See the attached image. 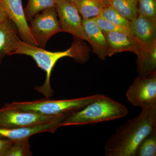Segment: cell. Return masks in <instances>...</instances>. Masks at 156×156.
Returning <instances> with one entry per match:
<instances>
[{
  "label": "cell",
  "instance_id": "obj_13",
  "mask_svg": "<svg viewBox=\"0 0 156 156\" xmlns=\"http://www.w3.org/2000/svg\"><path fill=\"white\" fill-rule=\"evenodd\" d=\"M84 32L92 46L93 51L101 60L108 56L107 44L103 32L92 18L83 19Z\"/></svg>",
  "mask_w": 156,
  "mask_h": 156
},
{
  "label": "cell",
  "instance_id": "obj_21",
  "mask_svg": "<svg viewBox=\"0 0 156 156\" xmlns=\"http://www.w3.org/2000/svg\"><path fill=\"white\" fill-rule=\"evenodd\" d=\"M29 139V138H25L14 141L5 156H32Z\"/></svg>",
  "mask_w": 156,
  "mask_h": 156
},
{
  "label": "cell",
  "instance_id": "obj_15",
  "mask_svg": "<svg viewBox=\"0 0 156 156\" xmlns=\"http://www.w3.org/2000/svg\"><path fill=\"white\" fill-rule=\"evenodd\" d=\"M73 2L82 19H89L99 16L105 7L109 5L108 2L103 0H73Z\"/></svg>",
  "mask_w": 156,
  "mask_h": 156
},
{
  "label": "cell",
  "instance_id": "obj_24",
  "mask_svg": "<svg viewBox=\"0 0 156 156\" xmlns=\"http://www.w3.org/2000/svg\"><path fill=\"white\" fill-rule=\"evenodd\" d=\"M13 142L9 140L0 139V156H5Z\"/></svg>",
  "mask_w": 156,
  "mask_h": 156
},
{
  "label": "cell",
  "instance_id": "obj_1",
  "mask_svg": "<svg viewBox=\"0 0 156 156\" xmlns=\"http://www.w3.org/2000/svg\"><path fill=\"white\" fill-rule=\"evenodd\" d=\"M156 131V103L141 108L137 116L119 126L105 145L106 156H136L143 140Z\"/></svg>",
  "mask_w": 156,
  "mask_h": 156
},
{
  "label": "cell",
  "instance_id": "obj_27",
  "mask_svg": "<svg viewBox=\"0 0 156 156\" xmlns=\"http://www.w3.org/2000/svg\"><path fill=\"white\" fill-rule=\"evenodd\" d=\"M69 1H71V2H73V0H69Z\"/></svg>",
  "mask_w": 156,
  "mask_h": 156
},
{
  "label": "cell",
  "instance_id": "obj_2",
  "mask_svg": "<svg viewBox=\"0 0 156 156\" xmlns=\"http://www.w3.org/2000/svg\"><path fill=\"white\" fill-rule=\"evenodd\" d=\"M128 109L107 95L99 94L83 108L68 116L61 127L81 126L122 119L128 114Z\"/></svg>",
  "mask_w": 156,
  "mask_h": 156
},
{
  "label": "cell",
  "instance_id": "obj_7",
  "mask_svg": "<svg viewBox=\"0 0 156 156\" xmlns=\"http://www.w3.org/2000/svg\"><path fill=\"white\" fill-rule=\"evenodd\" d=\"M126 96L129 103L141 108L156 103V74L139 75L128 88Z\"/></svg>",
  "mask_w": 156,
  "mask_h": 156
},
{
  "label": "cell",
  "instance_id": "obj_25",
  "mask_svg": "<svg viewBox=\"0 0 156 156\" xmlns=\"http://www.w3.org/2000/svg\"><path fill=\"white\" fill-rule=\"evenodd\" d=\"M9 19L7 13L0 3V23Z\"/></svg>",
  "mask_w": 156,
  "mask_h": 156
},
{
  "label": "cell",
  "instance_id": "obj_3",
  "mask_svg": "<svg viewBox=\"0 0 156 156\" xmlns=\"http://www.w3.org/2000/svg\"><path fill=\"white\" fill-rule=\"evenodd\" d=\"M73 46L65 51L51 52L38 46L26 43L20 39L12 55L21 54L30 56L38 66L45 72L46 78L44 83L42 86L36 87L35 89L46 98H49L53 95L54 92L50 84V77L53 68L60 58L65 57L73 58Z\"/></svg>",
  "mask_w": 156,
  "mask_h": 156
},
{
  "label": "cell",
  "instance_id": "obj_9",
  "mask_svg": "<svg viewBox=\"0 0 156 156\" xmlns=\"http://www.w3.org/2000/svg\"><path fill=\"white\" fill-rule=\"evenodd\" d=\"M9 19L17 27L19 37L23 41L30 44L38 46L30 29L26 18L22 0H0Z\"/></svg>",
  "mask_w": 156,
  "mask_h": 156
},
{
  "label": "cell",
  "instance_id": "obj_16",
  "mask_svg": "<svg viewBox=\"0 0 156 156\" xmlns=\"http://www.w3.org/2000/svg\"><path fill=\"white\" fill-rule=\"evenodd\" d=\"M137 56V70L140 75L156 74V47L149 50H140Z\"/></svg>",
  "mask_w": 156,
  "mask_h": 156
},
{
  "label": "cell",
  "instance_id": "obj_17",
  "mask_svg": "<svg viewBox=\"0 0 156 156\" xmlns=\"http://www.w3.org/2000/svg\"><path fill=\"white\" fill-rule=\"evenodd\" d=\"M111 5L121 15L132 21L139 14L137 0H110Z\"/></svg>",
  "mask_w": 156,
  "mask_h": 156
},
{
  "label": "cell",
  "instance_id": "obj_12",
  "mask_svg": "<svg viewBox=\"0 0 156 156\" xmlns=\"http://www.w3.org/2000/svg\"><path fill=\"white\" fill-rule=\"evenodd\" d=\"M64 120H58L37 126L23 128H0V139L14 141L29 138L34 134L43 132L54 133L58 128L61 127L62 123Z\"/></svg>",
  "mask_w": 156,
  "mask_h": 156
},
{
  "label": "cell",
  "instance_id": "obj_22",
  "mask_svg": "<svg viewBox=\"0 0 156 156\" xmlns=\"http://www.w3.org/2000/svg\"><path fill=\"white\" fill-rule=\"evenodd\" d=\"M139 14L156 20V0H137Z\"/></svg>",
  "mask_w": 156,
  "mask_h": 156
},
{
  "label": "cell",
  "instance_id": "obj_19",
  "mask_svg": "<svg viewBox=\"0 0 156 156\" xmlns=\"http://www.w3.org/2000/svg\"><path fill=\"white\" fill-rule=\"evenodd\" d=\"M100 15L115 25L128 31L130 33L131 21L123 17L110 4L105 7Z\"/></svg>",
  "mask_w": 156,
  "mask_h": 156
},
{
  "label": "cell",
  "instance_id": "obj_26",
  "mask_svg": "<svg viewBox=\"0 0 156 156\" xmlns=\"http://www.w3.org/2000/svg\"><path fill=\"white\" fill-rule=\"evenodd\" d=\"M103 1H106V2H109L110 0H103Z\"/></svg>",
  "mask_w": 156,
  "mask_h": 156
},
{
  "label": "cell",
  "instance_id": "obj_20",
  "mask_svg": "<svg viewBox=\"0 0 156 156\" xmlns=\"http://www.w3.org/2000/svg\"><path fill=\"white\" fill-rule=\"evenodd\" d=\"M156 155V131L151 133L140 144L136 153V156Z\"/></svg>",
  "mask_w": 156,
  "mask_h": 156
},
{
  "label": "cell",
  "instance_id": "obj_14",
  "mask_svg": "<svg viewBox=\"0 0 156 156\" xmlns=\"http://www.w3.org/2000/svg\"><path fill=\"white\" fill-rule=\"evenodd\" d=\"M17 27L10 19L0 23V64L7 55L11 56L20 39Z\"/></svg>",
  "mask_w": 156,
  "mask_h": 156
},
{
  "label": "cell",
  "instance_id": "obj_23",
  "mask_svg": "<svg viewBox=\"0 0 156 156\" xmlns=\"http://www.w3.org/2000/svg\"><path fill=\"white\" fill-rule=\"evenodd\" d=\"M92 19L96 23L98 27L103 32L112 31H121L131 35L130 33L122 27L115 25L114 23L110 22L107 20L101 17L100 15L93 17Z\"/></svg>",
  "mask_w": 156,
  "mask_h": 156
},
{
  "label": "cell",
  "instance_id": "obj_4",
  "mask_svg": "<svg viewBox=\"0 0 156 156\" xmlns=\"http://www.w3.org/2000/svg\"><path fill=\"white\" fill-rule=\"evenodd\" d=\"M99 94L72 99L51 100L47 98L28 101H15L10 104L24 111L48 115H70L83 108L95 100Z\"/></svg>",
  "mask_w": 156,
  "mask_h": 156
},
{
  "label": "cell",
  "instance_id": "obj_8",
  "mask_svg": "<svg viewBox=\"0 0 156 156\" xmlns=\"http://www.w3.org/2000/svg\"><path fill=\"white\" fill-rule=\"evenodd\" d=\"M55 8L62 32L88 42L82 25L83 19L73 3L69 0H57Z\"/></svg>",
  "mask_w": 156,
  "mask_h": 156
},
{
  "label": "cell",
  "instance_id": "obj_10",
  "mask_svg": "<svg viewBox=\"0 0 156 156\" xmlns=\"http://www.w3.org/2000/svg\"><path fill=\"white\" fill-rule=\"evenodd\" d=\"M130 31L139 43L140 50H149L156 47V20L139 14L131 21Z\"/></svg>",
  "mask_w": 156,
  "mask_h": 156
},
{
  "label": "cell",
  "instance_id": "obj_11",
  "mask_svg": "<svg viewBox=\"0 0 156 156\" xmlns=\"http://www.w3.org/2000/svg\"><path fill=\"white\" fill-rule=\"evenodd\" d=\"M107 44L108 56L121 52H132L137 56L140 50L138 42L132 36L121 31L103 32Z\"/></svg>",
  "mask_w": 156,
  "mask_h": 156
},
{
  "label": "cell",
  "instance_id": "obj_18",
  "mask_svg": "<svg viewBox=\"0 0 156 156\" xmlns=\"http://www.w3.org/2000/svg\"><path fill=\"white\" fill-rule=\"evenodd\" d=\"M57 0H28L24 10L26 18L30 21L36 15L51 8H55Z\"/></svg>",
  "mask_w": 156,
  "mask_h": 156
},
{
  "label": "cell",
  "instance_id": "obj_5",
  "mask_svg": "<svg viewBox=\"0 0 156 156\" xmlns=\"http://www.w3.org/2000/svg\"><path fill=\"white\" fill-rule=\"evenodd\" d=\"M69 115H48L24 111L8 103L0 108V128H14L37 126L64 120Z\"/></svg>",
  "mask_w": 156,
  "mask_h": 156
},
{
  "label": "cell",
  "instance_id": "obj_6",
  "mask_svg": "<svg viewBox=\"0 0 156 156\" xmlns=\"http://www.w3.org/2000/svg\"><path fill=\"white\" fill-rule=\"evenodd\" d=\"M30 21L29 27L31 33L41 48H44L52 37L62 32L55 8L41 11Z\"/></svg>",
  "mask_w": 156,
  "mask_h": 156
}]
</instances>
